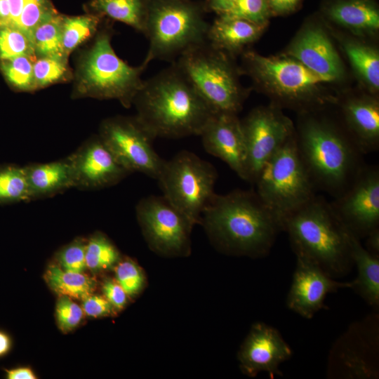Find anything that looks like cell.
<instances>
[{
    "mask_svg": "<svg viewBox=\"0 0 379 379\" xmlns=\"http://www.w3.org/2000/svg\"><path fill=\"white\" fill-rule=\"evenodd\" d=\"M201 223L218 249L251 257L267 254L282 230L277 218L253 190L215 194Z\"/></svg>",
    "mask_w": 379,
    "mask_h": 379,
    "instance_id": "1",
    "label": "cell"
},
{
    "mask_svg": "<svg viewBox=\"0 0 379 379\" xmlns=\"http://www.w3.org/2000/svg\"><path fill=\"white\" fill-rule=\"evenodd\" d=\"M133 103L135 117L154 138L199 135L213 114L173 63L144 81Z\"/></svg>",
    "mask_w": 379,
    "mask_h": 379,
    "instance_id": "2",
    "label": "cell"
},
{
    "mask_svg": "<svg viewBox=\"0 0 379 379\" xmlns=\"http://www.w3.org/2000/svg\"><path fill=\"white\" fill-rule=\"evenodd\" d=\"M295 133L298 150L315 189L343 194L365 165L350 136L331 123L306 116Z\"/></svg>",
    "mask_w": 379,
    "mask_h": 379,
    "instance_id": "3",
    "label": "cell"
},
{
    "mask_svg": "<svg viewBox=\"0 0 379 379\" xmlns=\"http://www.w3.org/2000/svg\"><path fill=\"white\" fill-rule=\"evenodd\" d=\"M295 253L317 263L331 277L343 275L352 261L348 232L330 204L314 195L287 215L281 222Z\"/></svg>",
    "mask_w": 379,
    "mask_h": 379,
    "instance_id": "4",
    "label": "cell"
},
{
    "mask_svg": "<svg viewBox=\"0 0 379 379\" xmlns=\"http://www.w3.org/2000/svg\"><path fill=\"white\" fill-rule=\"evenodd\" d=\"M203 2L148 0L145 28L149 41L143 64L153 60L173 62L187 50L207 41L210 24Z\"/></svg>",
    "mask_w": 379,
    "mask_h": 379,
    "instance_id": "5",
    "label": "cell"
},
{
    "mask_svg": "<svg viewBox=\"0 0 379 379\" xmlns=\"http://www.w3.org/2000/svg\"><path fill=\"white\" fill-rule=\"evenodd\" d=\"M231 57L206 41L187 50L172 63L213 113L237 114L241 109L246 92Z\"/></svg>",
    "mask_w": 379,
    "mask_h": 379,
    "instance_id": "6",
    "label": "cell"
},
{
    "mask_svg": "<svg viewBox=\"0 0 379 379\" xmlns=\"http://www.w3.org/2000/svg\"><path fill=\"white\" fill-rule=\"evenodd\" d=\"M253 185L281 227L287 215L315 195L316 189L298 150L295 133L263 166Z\"/></svg>",
    "mask_w": 379,
    "mask_h": 379,
    "instance_id": "7",
    "label": "cell"
},
{
    "mask_svg": "<svg viewBox=\"0 0 379 379\" xmlns=\"http://www.w3.org/2000/svg\"><path fill=\"white\" fill-rule=\"evenodd\" d=\"M147 65L131 67L117 56L109 33H100L79 69V92L102 99H117L128 107L141 88V74Z\"/></svg>",
    "mask_w": 379,
    "mask_h": 379,
    "instance_id": "8",
    "label": "cell"
},
{
    "mask_svg": "<svg viewBox=\"0 0 379 379\" xmlns=\"http://www.w3.org/2000/svg\"><path fill=\"white\" fill-rule=\"evenodd\" d=\"M218 173L195 154L182 150L165 161L157 178L164 197L194 225L215 195Z\"/></svg>",
    "mask_w": 379,
    "mask_h": 379,
    "instance_id": "9",
    "label": "cell"
},
{
    "mask_svg": "<svg viewBox=\"0 0 379 379\" xmlns=\"http://www.w3.org/2000/svg\"><path fill=\"white\" fill-rule=\"evenodd\" d=\"M248 74L281 100L304 104L317 102L315 91L327 82L291 57H266L249 51L243 55Z\"/></svg>",
    "mask_w": 379,
    "mask_h": 379,
    "instance_id": "10",
    "label": "cell"
},
{
    "mask_svg": "<svg viewBox=\"0 0 379 379\" xmlns=\"http://www.w3.org/2000/svg\"><path fill=\"white\" fill-rule=\"evenodd\" d=\"M136 215L149 248L166 256H185L190 253L194 225L164 196L140 199Z\"/></svg>",
    "mask_w": 379,
    "mask_h": 379,
    "instance_id": "11",
    "label": "cell"
},
{
    "mask_svg": "<svg viewBox=\"0 0 379 379\" xmlns=\"http://www.w3.org/2000/svg\"><path fill=\"white\" fill-rule=\"evenodd\" d=\"M99 137L130 173L139 172L157 180L165 160L152 146L154 138L135 117H116L105 120Z\"/></svg>",
    "mask_w": 379,
    "mask_h": 379,
    "instance_id": "12",
    "label": "cell"
},
{
    "mask_svg": "<svg viewBox=\"0 0 379 379\" xmlns=\"http://www.w3.org/2000/svg\"><path fill=\"white\" fill-rule=\"evenodd\" d=\"M241 124L246 151V181L253 185L263 166L295 129L277 106L254 109Z\"/></svg>",
    "mask_w": 379,
    "mask_h": 379,
    "instance_id": "13",
    "label": "cell"
},
{
    "mask_svg": "<svg viewBox=\"0 0 379 379\" xmlns=\"http://www.w3.org/2000/svg\"><path fill=\"white\" fill-rule=\"evenodd\" d=\"M329 204L348 232L366 237L379 225L378 168L364 165L349 187Z\"/></svg>",
    "mask_w": 379,
    "mask_h": 379,
    "instance_id": "14",
    "label": "cell"
},
{
    "mask_svg": "<svg viewBox=\"0 0 379 379\" xmlns=\"http://www.w3.org/2000/svg\"><path fill=\"white\" fill-rule=\"evenodd\" d=\"M297 262L286 305L306 319H311L325 308L327 294L340 288H350L351 282L335 281L317 263L309 258L295 253Z\"/></svg>",
    "mask_w": 379,
    "mask_h": 379,
    "instance_id": "15",
    "label": "cell"
},
{
    "mask_svg": "<svg viewBox=\"0 0 379 379\" xmlns=\"http://www.w3.org/2000/svg\"><path fill=\"white\" fill-rule=\"evenodd\" d=\"M74 176V188L95 190L118 184L129 173L99 135L93 137L68 156Z\"/></svg>",
    "mask_w": 379,
    "mask_h": 379,
    "instance_id": "16",
    "label": "cell"
},
{
    "mask_svg": "<svg viewBox=\"0 0 379 379\" xmlns=\"http://www.w3.org/2000/svg\"><path fill=\"white\" fill-rule=\"evenodd\" d=\"M292 354L291 347L276 328L258 322L242 343L238 359L242 372L248 376L255 377L260 372L281 376L279 366Z\"/></svg>",
    "mask_w": 379,
    "mask_h": 379,
    "instance_id": "17",
    "label": "cell"
},
{
    "mask_svg": "<svg viewBox=\"0 0 379 379\" xmlns=\"http://www.w3.org/2000/svg\"><path fill=\"white\" fill-rule=\"evenodd\" d=\"M205 150L225 162L246 181V151L237 114L213 113L200 135Z\"/></svg>",
    "mask_w": 379,
    "mask_h": 379,
    "instance_id": "18",
    "label": "cell"
},
{
    "mask_svg": "<svg viewBox=\"0 0 379 379\" xmlns=\"http://www.w3.org/2000/svg\"><path fill=\"white\" fill-rule=\"evenodd\" d=\"M287 55L327 82L336 81L343 76L340 58L326 34L319 26L305 27L288 47Z\"/></svg>",
    "mask_w": 379,
    "mask_h": 379,
    "instance_id": "19",
    "label": "cell"
},
{
    "mask_svg": "<svg viewBox=\"0 0 379 379\" xmlns=\"http://www.w3.org/2000/svg\"><path fill=\"white\" fill-rule=\"evenodd\" d=\"M351 138L364 154L378 150L379 145V105L371 98H352L343 105Z\"/></svg>",
    "mask_w": 379,
    "mask_h": 379,
    "instance_id": "20",
    "label": "cell"
},
{
    "mask_svg": "<svg viewBox=\"0 0 379 379\" xmlns=\"http://www.w3.org/2000/svg\"><path fill=\"white\" fill-rule=\"evenodd\" d=\"M25 167L31 201L55 196L74 188V176L68 157Z\"/></svg>",
    "mask_w": 379,
    "mask_h": 379,
    "instance_id": "21",
    "label": "cell"
},
{
    "mask_svg": "<svg viewBox=\"0 0 379 379\" xmlns=\"http://www.w3.org/2000/svg\"><path fill=\"white\" fill-rule=\"evenodd\" d=\"M265 27L246 20L218 15L209 25L207 42L213 48L232 56L255 41Z\"/></svg>",
    "mask_w": 379,
    "mask_h": 379,
    "instance_id": "22",
    "label": "cell"
},
{
    "mask_svg": "<svg viewBox=\"0 0 379 379\" xmlns=\"http://www.w3.org/2000/svg\"><path fill=\"white\" fill-rule=\"evenodd\" d=\"M324 11L331 21L356 34H371L379 28V11L373 0H332Z\"/></svg>",
    "mask_w": 379,
    "mask_h": 379,
    "instance_id": "23",
    "label": "cell"
},
{
    "mask_svg": "<svg viewBox=\"0 0 379 379\" xmlns=\"http://www.w3.org/2000/svg\"><path fill=\"white\" fill-rule=\"evenodd\" d=\"M348 240L351 259L357 270V276L350 281V288L366 303L377 309L379 306V257L368 251L359 239L350 232Z\"/></svg>",
    "mask_w": 379,
    "mask_h": 379,
    "instance_id": "24",
    "label": "cell"
},
{
    "mask_svg": "<svg viewBox=\"0 0 379 379\" xmlns=\"http://www.w3.org/2000/svg\"><path fill=\"white\" fill-rule=\"evenodd\" d=\"M148 0H91L93 14L105 15L124 22L143 33L145 28Z\"/></svg>",
    "mask_w": 379,
    "mask_h": 379,
    "instance_id": "25",
    "label": "cell"
},
{
    "mask_svg": "<svg viewBox=\"0 0 379 379\" xmlns=\"http://www.w3.org/2000/svg\"><path fill=\"white\" fill-rule=\"evenodd\" d=\"M45 278L55 292L69 298L83 299L92 294L95 287L93 278L82 272L65 270L54 264L48 266Z\"/></svg>",
    "mask_w": 379,
    "mask_h": 379,
    "instance_id": "26",
    "label": "cell"
},
{
    "mask_svg": "<svg viewBox=\"0 0 379 379\" xmlns=\"http://www.w3.org/2000/svg\"><path fill=\"white\" fill-rule=\"evenodd\" d=\"M345 51L360 79L371 88H379V54L373 48L355 41L344 44Z\"/></svg>",
    "mask_w": 379,
    "mask_h": 379,
    "instance_id": "27",
    "label": "cell"
},
{
    "mask_svg": "<svg viewBox=\"0 0 379 379\" xmlns=\"http://www.w3.org/2000/svg\"><path fill=\"white\" fill-rule=\"evenodd\" d=\"M62 21L63 15L57 13L33 30L31 40L36 55L67 58L62 44Z\"/></svg>",
    "mask_w": 379,
    "mask_h": 379,
    "instance_id": "28",
    "label": "cell"
},
{
    "mask_svg": "<svg viewBox=\"0 0 379 379\" xmlns=\"http://www.w3.org/2000/svg\"><path fill=\"white\" fill-rule=\"evenodd\" d=\"M30 201L25 167L15 164L0 166V204Z\"/></svg>",
    "mask_w": 379,
    "mask_h": 379,
    "instance_id": "29",
    "label": "cell"
},
{
    "mask_svg": "<svg viewBox=\"0 0 379 379\" xmlns=\"http://www.w3.org/2000/svg\"><path fill=\"white\" fill-rule=\"evenodd\" d=\"M100 17L96 14L67 17L63 15L62 44L67 55L96 32Z\"/></svg>",
    "mask_w": 379,
    "mask_h": 379,
    "instance_id": "30",
    "label": "cell"
},
{
    "mask_svg": "<svg viewBox=\"0 0 379 379\" xmlns=\"http://www.w3.org/2000/svg\"><path fill=\"white\" fill-rule=\"evenodd\" d=\"M120 260L116 246L103 234L98 232L86 241V267L99 272L114 267Z\"/></svg>",
    "mask_w": 379,
    "mask_h": 379,
    "instance_id": "31",
    "label": "cell"
},
{
    "mask_svg": "<svg viewBox=\"0 0 379 379\" xmlns=\"http://www.w3.org/2000/svg\"><path fill=\"white\" fill-rule=\"evenodd\" d=\"M34 58L19 55L0 60V67L6 80L13 86L21 91L35 89L33 63Z\"/></svg>",
    "mask_w": 379,
    "mask_h": 379,
    "instance_id": "32",
    "label": "cell"
},
{
    "mask_svg": "<svg viewBox=\"0 0 379 379\" xmlns=\"http://www.w3.org/2000/svg\"><path fill=\"white\" fill-rule=\"evenodd\" d=\"M24 55L36 57L29 36L15 25H0V60Z\"/></svg>",
    "mask_w": 379,
    "mask_h": 379,
    "instance_id": "33",
    "label": "cell"
},
{
    "mask_svg": "<svg viewBox=\"0 0 379 379\" xmlns=\"http://www.w3.org/2000/svg\"><path fill=\"white\" fill-rule=\"evenodd\" d=\"M56 13L50 0H28L15 26L31 39L33 30Z\"/></svg>",
    "mask_w": 379,
    "mask_h": 379,
    "instance_id": "34",
    "label": "cell"
},
{
    "mask_svg": "<svg viewBox=\"0 0 379 379\" xmlns=\"http://www.w3.org/2000/svg\"><path fill=\"white\" fill-rule=\"evenodd\" d=\"M67 72V58L39 57L33 63L35 88L44 87L64 78Z\"/></svg>",
    "mask_w": 379,
    "mask_h": 379,
    "instance_id": "35",
    "label": "cell"
},
{
    "mask_svg": "<svg viewBox=\"0 0 379 379\" xmlns=\"http://www.w3.org/2000/svg\"><path fill=\"white\" fill-rule=\"evenodd\" d=\"M267 0H237L222 16L240 18L266 26L270 14Z\"/></svg>",
    "mask_w": 379,
    "mask_h": 379,
    "instance_id": "36",
    "label": "cell"
},
{
    "mask_svg": "<svg viewBox=\"0 0 379 379\" xmlns=\"http://www.w3.org/2000/svg\"><path fill=\"white\" fill-rule=\"evenodd\" d=\"M116 281L128 295L140 293L145 284V276L140 267L131 259L119 260L115 267Z\"/></svg>",
    "mask_w": 379,
    "mask_h": 379,
    "instance_id": "37",
    "label": "cell"
},
{
    "mask_svg": "<svg viewBox=\"0 0 379 379\" xmlns=\"http://www.w3.org/2000/svg\"><path fill=\"white\" fill-rule=\"evenodd\" d=\"M86 241L80 239L63 247L57 254L58 263L63 270L83 272L86 267Z\"/></svg>",
    "mask_w": 379,
    "mask_h": 379,
    "instance_id": "38",
    "label": "cell"
},
{
    "mask_svg": "<svg viewBox=\"0 0 379 379\" xmlns=\"http://www.w3.org/2000/svg\"><path fill=\"white\" fill-rule=\"evenodd\" d=\"M84 315L83 309L68 296L61 295L56 305V317L60 328L69 331L75 328Z\"/></svg>",
    "mask_w": 379,
    "mask_h": 379,
    "instance_id": "39",
    "label": "cell"
},
{
    "mask_svg": "<svg viewBox=\"0 0 379 379\" xmlns=\"http://www.w3.org/2000/svg\"><path fill=\"white\" fill-rule=\"evenodd\" d=\"M83 300L84 312L93 317H103L110 314L114 307L109 301L102 296L89 295Z\"/></svg>",
    "mask_w": 379,
    "mask_h": 379,
    "instance_id": "40",
    "label": "cell"
},
{
    "mask_svg": "<svg viewBox=\"0 0 379 379\" xmlns=\"http://www.w3.org/2000/svg\"><path fill=\"white\" fill-rule=\"evenodd\" d=\"M104 297L114 309L121 310L127 302V293L117 281L107 279L102 286Z\"/></svg>",
    "mask_w": 379,
    "mask_h": 379,
    "instance_id": "41",
    "label": "cell"
},
{
    "mask_svg": "<svg viewBox=\"0 0 379 379\" xmlns=\"http://www.w3.org/2000/svg\"><path fill=\"white\" fill-rule=\"evenodd\" d=\"M271 12L277 14H286L294 11L300 0H267Z\"/></svg>",
    "mask_w": 379,
    "mask_h": 379,
    "instance_id": "42",
    "label": "cell"
},
{
    "mask_svg": "<svg viewBox=\"0 0 379 379\" xmlns=\"http://www.w3.org/2000/svg\"><path fill=\"white\" fill-rule=\"evenodd\" d=\"M237 0H205L204 6L206 12H214L217 15L227 12Z\"/></svg>",
    "mask_w": 379,
    "mask_h": 379,
    "instance_id": "43",
    "label": "cell"
},
{
    "mask_svg": "<svg viewBox=\"0 0 379 379\" xmlns=\"http://www.w3.org/2000/svg\"><path fill=\"white\" fill-rule=\"evenodd\" d=\"M5 376L8 379H35L36 377L28 367L4 368Z\"/></svg>",
    "mask_w": 379,
    "mask_h": 379,
    "instance_id": "44",
    "label": "cell"
},
{
    "mask_svg": "<svg viewBox=\"0 0 379 379\" xmlns=\"http://www.w3.org/2000/svg\"><path fill=\"white\" fill-rule=\"evenodd\" d=\"M366 237V249L373 255L379 257V227L371 230Z\"/></svg>",
    "mask_w": 379,
    "mask_h": 379,
    "instance_id": "45",
    "label": "cell"
},
{
    "mask_svg": "<svg viewBox=\"0 0 379 379\" xmlns=\"http://www.w3.org/2000/svg\"><path fill=\"white\" fill-rule=\"evenodd\" d=\"M12 343L11 336L4 331L0 330V358L9 353Z\"/></svg>",
    "mask_w": 379,
    "mask_h": 379,
    "instance_id": "46",
    "label": "cell"
},
{
    "mask_svg": "<svg viewBox=\"0 0 379 379\" xmlns=\"http://www.w3.org/2000/svg\"><path fill=\"white\" fill-rule=\"evenodd\" d=\"M11 13L7 0H0V25L10 23Z\"/></svg>",
    "mask_w": 379,
    "mask_h": 379,
    "instance_id": "47",
    "label": "cell"
}]
</instances>
